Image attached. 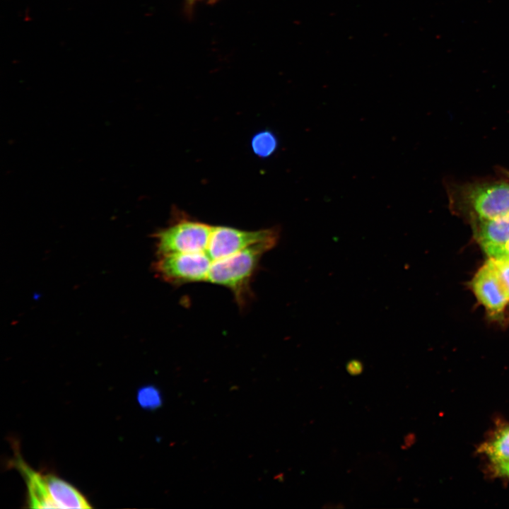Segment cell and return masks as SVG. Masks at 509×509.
<instances>
[{"mask_svg": "<svg viewBox=\"0 0 509 509\" xmlns=\"http://www.w3.org/2000/svg\"><path fill=\"white\" fill-rule=\"evenodd\" d=\"M276 245L259 242L233 255L213 261L208 281L230 290L238 305H244L250 296V284L264 253Z\"/></svg>", "mask_w": 509, "mask_h": 509, "instance_id": "1", "label": "cell"}, {"mask_svg": "<svg viewBox=\"0 0 509 509\" xmlns=\"http://www.w3.org/2000/svg\"><path fill=\"white\" fill-rule=\"evenodd\" d=\"M168 226L154 235L158 255L206 252L212 226L174 209Z\"/></svg>", "mask_w": 509, "mask_h": 509, "instance_id": "2", "label": "cell"}, {"mask_svg": "<svg viewBox=\"0 0 509 509\" xmlns=\"http://www.w3.org/2000/svg\"><path fill=\"white\" fill-rule=\"evenodd\" d=\"M212 260L206 252L158 255L153 270L158 277L174 285L207 281Z\"/></svg>", "mask_w": 509, "mask_h": 509, "instance_id": "3", "label": "cell"}, {"mask_svg": "<svg viewBox=\"0 0 509 509\" xmlns=\"http://www.w3.org/2000/svg\"><path fill=\"white\" fill-rule=\"evenodd\" d=\"M280 229L277 226L256 230H245L225 226H213L206 253L216 261L233 255L259 242L277 244Z\"/></svg>", "mask_w": 509, "mask_h": 509, "instance_id": "4", "label": "cell"}, {"mask_svg": "<svg viewBox=\"0 0 509 509\" xmlns=\"http://www.w3.org/2000/svg\"><path fill=\"white\" fill-rule=\"evenodd\" d=\"M465 197L479 218L495 219L509 216V182H495L469 187Z\"/></svg>", "mask_w": 509, "mask_h": 509, "instance_id": "5", "label": "cell"}, {"mask_svg": "<svg viewBox=\"0 0 509 509\" xmlns=\"http://www.w3.org/2000/svg\"><path fill=\"white\" fill-rule=\"evenodd\" d=\"M472 288L479 301L491 315L501 312L509 302L490 259L475 274Z\"/></svg>", "mask_w": 509, "mask_h": 509, "instance_id": "6", "label": "cell"}, {"mask_svg": "<svg viewBox=\"0 0 509 509\" xmlns=\"http://www.w3.org/2000/svg\"><path fill=\"white\" fill-rule=\"evenodd\" d=\"M477 238L490 258L503 259L509 242V216L495 219L479 218Z\"/></svg>", "mask_w": 509, "mask_h": 509, "instance_id": "7", "label": "cell"}, {"mask_svg": "<svg viewBox=\"0 0 509 509\" xmlns=\"http://www.w3.org/2000/svg\"><path fill=\"white\" fill-rule=\"evenodd\" d=\"M11 464L18 469L25 480L29 508H57L49 495L44 474L31 468L22 458L18 449Z\"/></svg>", "mask_w": 509, "mask_h": 509, "instance_id": "8", "label": "cell"}, {"mask_svg": "<svg viewBox=\"0 0 509 509\" xmlns=\"http://www.w3.org/2000/svg\"><path fill=\"white\" fill-rule=\"evenodd\" d=\"M47 488L57 508H90L88 501L73 485L62 478L44 474Z\"/></svg>", "mask_w": 509, "mask_h": 509, "instance_id": "9", "label": "cell"}, {"mask_svg": "<svg viewBox=\"0 0 509 509\" xmlns=\"http://www.w3.org/2000/svg\"><path fill=\"white\" fill-rule=\"evenodd\" d=\"M493 464L509 460V426L499 431L481 447Z\"/></svg>", "mask_w": 509, "mask_h": 509, "instance_id": "10", "label": "cell"}, {"mask_svg": "<svg viewBox=\"0 0 509 509\" xmlns=\"http://www.w3.org/2000/svg\"><path fill=\"white\" fill-rule=\"evenodd\" d=\"M254 153L265 158L271 155L277 148V139L270 131H262L255 134L251 142Z\"/></svg>", "mask_w": 509, "mask_h": 509, "instance_id": "11", "label": "cell"}, {"mask_svg": "<svg viewBox=\"0 0 509 509\" xmlns=\"http://www.w3.org/2000/svg\"><path fill=\"white\" fill-rule=\"evenodd\" d=\"M136 400L141 408L151 411L159 408L163 403L160 390L152 385L141 387L136 393Z\"/></svg>", "mask_w": 509, "mask_h": 509, "instance_id": "12", "label": "cell"}, {"mask_svg": "<svg viewBox=\"0 0 509 509\" xmlns=\"http://www.w3.org/2000/svg\"><path fill=\"white\" fill-rule=\"evenodd\" d=\"M501 285L509 298V260L490 258Z\"/></svg>", "mask_w": 509, "mask_h": 509, "instance_id": "13", "label": "cell"}, {"mask_svg": "<svg viewBox=\"0 0 509 509\" xmlns=\"http://www.w3.org/2000/svg\"><path fill=\"white\" fill-rule=\"evenodd\" d=\"M347 372L351 375H357L361 374L363 370V365L361 361L357 359H353L348 362L346 365Z\"/></svg>", "mask_w": 509, "mask_h": 509, "instance_id": "14", "label": "cell"}, {"mask_svg": "<svg viewBox=\"0 0 509 509\" xmlns=\"http://www.w3.org/2000/svg\"><path fill=\"white\" fill-rule=\"evenodd\" d=\"M496 474L509 477V460L493 464Z\"/></svg>", "mask_w": 509, "mask_h": 509, "instance_id": "15", "label": "cell"}, {"mask_svg": "<svg viewBox=\"0 0 509 509\" xmlns=\"http://www.w3.org/2000/svg\"><path fill=\"white\" fill-rule=\"evenodd\" d=\"M215 1V0H186L187 2V6L188 8H192V6L197 1Z\"/></svg>", "mask_w": 509, "mask_h": 509, "instance_id": "16", "label": "cell"}, {"mask_svg": "<svg viewBox=\"0 0 509 509\" xmlns=\"http://www.w3.org/2000/svg\"><path fill=\"white\" fill-rule=\"evenodd\" d=\"M503 259L509 260V242L508 243V245L506 246L505 257Z\"/></svg>", "mask_w": 509, "mask_h": 509, "instance_id": "17", "label": "cell"}]
</instances>
